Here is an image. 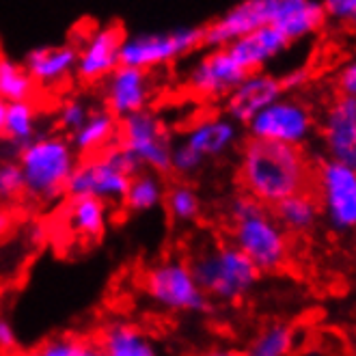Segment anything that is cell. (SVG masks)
Here are the masks:
<instances>
[{
    "label": "cell",
    "instance_id": "obj_1",
    "mask_svg": "<svg viewBox=\"0 0 356 356\" xmlns=\"http://www.w3.org/2000/svg\"><path fill=\"white\" fill-rule=\"evenodd\" d=\"M316 164L302 147L261 138L242 143L238 162V181L242 191L272 207L277 201L309 191Z\"/></svg>",
    "mask_w": 356,
    "mask_h": 356
},
{
    "label": "cell",
    "instance_id": "obj_2",
    "mask_svg": "<svg viewBox=\"0 0 356 356\" xmlns=\"http://www.w3.org/2000/svg\"><path fill=\"white\" fill-rule=\"evenodd\" d=\"M13 158L24 175V197L35 203H54L65 197L67 179L78 162L72 143L60 132H39Z\"/></svg>",
    "mask_w": 356,
    "mask_h": 356
},
{
    "label": "cell",
    "instance_id": "obj_3",
    "mask_svg": "<svg viewBox=\"0 0 356 356\" xmlns=\"http://www.w3.org/2000/svg\"><path fill=\"white\" fill-rule=\"evenodd\" d=\"M188 261L212 302L236 305L246 298L261 279L259 268L234 242L207 244Z\"/></svg>",
    "mask_w": 356,
    "mask_h": 356
},
{
    "label": "cell",
    "instance_id": "obj_4",
    "mask_svg": "<svg viewBox=\"0 0 356 356\" xmlns=\"http://www.w3.org/2000/svg\"><path fill=\"white\" fill-rule=\"evenodd\" d=\"M136 171H140V166L134 162V158L119 143H115L104 152L78 158L67 179L65 195H89L111 205H121L125 188Z\"/></svg>",
    "mask_w": 356,
    "mask_h": 356
},
{
    "label": "cell",
    "instance_id": "obj_5",
    "mask_svg": "<svg viewBox=\"0 0 356 356\" xmlns=\"http://www.w3.org/2000/svg\"><path fill=\"white\" fill-rule=\"evenodd\" d=\"M140 283L145 296L162 311L199 316L212 309V300L199 285L188 259L166 257L145 270Z\"/></svg>",
    "mask_w": 356,
    "mask_h": 356
},
{
    "label": "cell",
    "instance_id": "obj_6",
    "mask_svg": "<svg viewBox=\"0 0 356 356\" xmlns=\"http://www.w3.org/2000/svg\"><path fill=\"white\" fill-rule=\"evenodd\" d=\"M229 238L259 268V272H279L289 261V234L264 203L250 214L229 222Z\"/></svg>",
    "mask_w": 356,
    "mask_h": 356
},
{
    "label": "cell",
    "instance_id": "obj_7",
    "mask_svg": "<svg viewBox=\"0 0 356 356\" xmlns=\"http://www.w3.org/2000/svg\"><path fill=\"white\" fill-rule=\"evenodd\" d=\"M203 48V26H177L125 35L119 63L138 70H162Z\"/></svg>",
    "mask_w": 356,
    "mask_h": 356
},
{
    "label": "cell",
    "instance_id": "obj_8",
    "mask_svg": "<svg viewBox=\"0 0 356 356\" xmlns=\"http://www.w3.org/2000/svg\"><path fill=\"white\" fill-rule=\"evenodd\" d=\"M311 191L332 234L348 236L356 232V169L324 158L313 169Z\"/></svg>",
    "mask_w": 356,
    "mask_h": 356
},
{
    "label": "cell",
    "instance_id": "obj_9",
    "mask_svg": "<svg viewBox=\"0 0 356 356\" xmlns=\"http://www.w3.org/2000/svg\"><path fill=\"white\" fill-rule=\"evenodd\" d=\"M117 143L128 152L140 169L160 175L171 173L173 138L164 119L149 106L119 119Z\"/></svg>",
    "mask_w": 356,
    "mask_h": 356
},
{
    "label": "cell",
    "instance_id": "obj_10",
    "mask_svg": "<svg viewBox=\"0 0 356 356\" xmlns=\"http://www.w3.org/2000/svg\"><path fill=\"white\" fill-rule=\"evenodd\" d=\"M244 128L250 138L294 145L305 149L316 136L318 121L305 99L283 93L279 99L261 108Z\"/></svg>",
    "mask_w": 356,
    "mask_h": 356
},
{
    "label": "cell",
    "instance_id": "obj_11",
    "mask_svg": "<svg viewBox=\"0 0 356 356\" xmlns=\"http://www.w3.org/2000/svg\"><path fill=\"white\" fill-rule=\"evenodd\" d=\"M246 76L234 54L222 48H207L184 74V91L197 102H222Z\"/></svg>",
    "mask_w": 356,
    "mask_h": 356
},
{
    "label": "cell",
    "instance_id": "obj_12",
    "mask_svg": "<svg viewBox=\"0 0 356 356\" xmlns=\"http://www.w3.org/2000/svg\"><path fill=\"white\" fill-rule=\"evenodd\" d=\"M99 85L104 108H108L117 119L149 108L156 95L152 72L132 65H121V63Z\"/></svg>",
    "mask_w": 356,
    "mask_h": 356
},
{
    "label": "cell",
    "instance_id": "obj_13",
    "mask_svg": "<svg viewBox=\"0 0 356 356\" xmlns=\"http://www.w3.org/2000/svg\"><path fill=\"white\" fill-rule=\"evenodd\" d=\"M121 24L111 22L93 29L87 33L85 41L78 46V60H76V78L82 85H99L117 65H119V52L125 39Z\"/></svg>",
    "mask_w": 356,
    "mask_h": 356
},
{
    "label": "cell",
    "instance_id": "obj_14",
    "mask_svg": "<svg viewBox=\"0 0 356 356\" xmlns=\"http://www.w3.org/2000/svg\"><path fill=\"white\" fill-rule=\"evenodd\" d=\"M320 136L326 158L356 169V97L337 95L326 104Z\"/></svg>",
    "mask_w": 356,
    "mask_h": 356
},
{
    "label": "cell",
    "instance_id": "obj_15",
    "mask_svg": "<svg viewBox=\"0 0 356 356\" xmlns=\"http://www.w3.org/2000/svg\"><path fill=\"white\" fill-rule=\"evenodd\" d=\"M266 24L277 26L291 44L316 37L328 22L322 0H261Z\"/></svg>",
    "mask_w": 356,
    "mask_h": 356
},
{
    "label": "cell",
    "instance_id": "obj_16",
    "mask_svg": "<svg viewBox=\"0 0 356 356\" xmlns=\"http://www.w3.org/2000/svg\"><path fill=\"white\" fill-rule=\"evenodd\" d=\"M283 93L285 89L281 76H275L264 70L248 72L234 87V91L222 99V111L227 117H232L244 128L261 108L279 99Z\"/></svg>",
    "mask_w": 356,
    "mask_h": 356
},
{
    "label": "cell",
    "instance_id": "obj_17",
    "mask_svg": "<svg viewBox=\"0 0 356 356\" xmlns=\"http://www.w3.org/2000/svg\"><path fill=\"white\" fill-rule=\"evenodd\" d=\"M242 125L238 121H234L232 117L222 115H207L197 119L191 128H188L181 136V140L193 147L201 158H205V162L209 160H218L222 156H227L229 152H234L242 132Z\"/></svg>",
    "mask_w": 356,
    "mask_h": 356
},
{
    "label": "cell",
    "instance_id": "obj_18",
    "mask_svg": "<svg viewBox=\"0 0 356 356\" xmlns=\"http://www.w3.org/2000/svg\"><path fill=\"white\" fill-rule=\"evenodd\" d=\"M78 44H58V46H39L29 50L24 56V67L37 82L41 91L63 87L76 76Z\"/></svg>",
    "mask_w": 356,
    "mask_h": 356
},
{
    "label": "cell",
    "instance_id": "obj_19",
    "mask_svg": "<svg viewBox=\"0 0 356 356\" xmlns=\"http://www.w3.org/2000/svg\"><path fill=\"white\" fill-rule=\"evenodd\" d=\"M289 46L291 41L277 26L264 24L232 41L227 50L234 54V58L240 63V67L248 74V72L264 70L268 63H272L285 50H289Z\"/></svg>",
    "mask_w": 356,
    "mask_h": 356
},
{
    "label": "cell",
    "instance_id": "obj_20",
    "mask_svg": "<svg viewBox=\"0 0 356 356\" xmlns=\"http://www.w3.org/2000/svg\"><path fill=\"white\" fill-rule=\"evenodd\" d=\"M266 24L261 0H240L222 15L203 26V48H222L238 37Z\"/></svg>",
    "mask_w": 356,
    "mask_h": 356
},
{
    "label": "cell",
    "instance_id": "obj_21",
    "mask_svg": "<svg viewBox=\"0 0 356 356\" xmlns=\"http://www.w3.org/2000/svg\"><path fill=\"white\" fill-rule=\"evenodd\" d=\"M63 225H65L67 234L78 238L80 242H99L108 229L111 218V203L102 201L97 197L78 195L67 197L63 203Z\"/></svg>",
    "mask_w": 356,
    "mask_h": 356
},
{
    "label": "cell",
    "instance_id": "obj_22",
    "mask_svg": "<svg viewBox=\"0 0 356 356\" xmlns=\"http://www.w3.org/2000/svg\"><path fill=\"white\" fill-rule=\"evenodd\" d=\"M95 346L104 356H156L158 346L138 324L115 320L104 324L95 337Z\"/></svg>",
    "mask_w": 356,
    "mask_h": 356
},
{
    "label": "cell",
    "instance_id": "obj_23",
    "mask_svg": "<svg viewBox=\"0 0 356 356\" xmlns=\"http://www.w3.org/2000/svg\"><path fill=\"white\" fill-rule=\"evenodd\" d=\"M270 209L289 236H305L313 232V229L318 227V222L322 220L320 203L311 188L277 201Z\"/></svg>",
    "mask_w": 356,
    "mask_h": 356
},
{
    "label": "cell",
    "instance_id": "obj_24",
    "mask_svg": "<svg viewBox=\"0 0 356 356\" xmlns=\"http://www.w3.org/2000/svg\"><path fill=\"white\" fill-rule=\"evenodd\" d=\"M117 134H119V119L108 108H93L85 119V123L74 134H70V143L76 149L78 158H85L115 145Z\"/></svg>",
    "mask_w": 356,
    "mask_h": 356
},
{
    "label": "cell",
    "instance_id": "obj_25",
    "mask_svg": "<svg viewBox=\"0 0 356 356\" xmlns=\"http://www.w3.org/2000/svg\"><path fill=\"white\" fill-rule=\"evenodd\" d=\"M164 191H166L164 175L149 169H140L130 177L121 205L130 214H149L162 205Z\"/></svg>",
    "mask_w": 356,
    "mask_h": 356
},
{
    "label": "cell",
    "instance_id": "obj_26",
    "mask_svg": "<svg viewBox=\"0 0 356 356\" xmlns=\"http://www.w3.org/2000/svg\"><path fill=\"white\" fill-rule=\"evenodd\" d=\"M39 134V106L37 99H24V102H11L5 108V121H3V138L13 154L29 143L33 136Z\"/></svg>",
    "mask_w": 356,
    "mask_h": 356
},
{
    "label": "cell",
    "instance_id": "obj_27",
    "mask_svg": "<svg viewBox=\"0 0 356 356\" xmlns=\"http://www.w3.org/2000/svg\"><path fill=\"white\" fill-rule=\"evenodd\" d=\"M162 207L173 225H191L199 220L203 212L201 199L195 191V186L188 184V179H179L166 186Z\"/></svg>",
    "mask_w": 356,
    "mask_h": 356
},
{
    "label": "cell",
    "instance_id": "obj_28",
    "mask_svg": "<svg viewBox=\"0 0 356 356\" xmlns=\"http://www.w3.org/2000/svg\"><path fill=\"white\" fill-rule=\"evenodd\" d=\"M41 89L24 67V63H17L9 56L0 54V99L11 102H24L37 99Z\"/></svg>",
    "mask_w": 356,
    "mask_h": 356
},
{
    "label": "cell",
    "instance_id": "obj_29",
    "mask_svg": "<svg viewBox=\"0 0 356 356\" xmlns=\"http://www.w3.org/2000/svg\"><path fill=\"white\" fill-rule=\"evenodd\" d=\"M294 330L285 324H272L264 328L257 337L250 341L246 354L250 356H285L294 352Z\"/></svg>",
    "mask_w": 356,
    "mask_h": 356
},
{
    "label": "cell",
    "instance_id": "obj_30",
    "mask_svg": "<svg viewBox=\"0 0 356 356\" xmlns=\"http://www.w3.org/2000/svg\"><path fill=\"white\" fill-rule=\"evenodd\" d=\"M39 356H99L95 339L80 337L74 332L52 334L46 341H41L35 350Z\"/></svg>",
    "mask_w": 356,
    "mask_h": 356
},
{
    "label": "cell",
    "instance_id": "obj_31",
    "mask_svg": "<svg viewBox=\"0 0 356 356\" xmlns=\"http://www.w3.org/2000/svg\"><path fill=\"white\" fill-rule=\"evenodd\" d=\"M91 104L87 99H82V97H65L60 104H58V108L54 113V123H56V128L60 134H74L82 123H85V119L89 117L91 113Z\"/></svg>",
    "mask_w": 356,
    "mask_h": 356
},
{
    "label": "cell",
    "instance_id": "obj_32",
    "mask_svg": "<svg viewBox=\"0 0 356 356\" xmlns=\"http://www.w3.org/2000/svg\"><path fill=\"white\" fill-rule=\"evenodd\" d=\"M205 158H201L193 147H188L184 140L173 143L171 147V173L179 179H191L199 175L205 166Z\"/></svg>",
    "mask_w": 356,
    "mask_h": 356
},
{
    "label": "cell",
    "instance_id": "obj_33",
    "mask_svg": "<svg viewBox=\"0 0 356 356\" xmlns=\"http://www.w3.org/2000/svg\"><path fill=\"white\" fill-rule=\"evenodd\" d=\"M24 197V175L17 160H0V203H11Z\"/></svg>",
    "mask_w": 356,
    "mask_h": 356
},
{
    "label": "cell",
    "instance_id": "obj_34",
    "mask_svg": "<svg viewBox=\"0 0 356 356\" xmlns=\"http://www.w3.org/2000/svg\"><path fill=\"white\" fill-rule=\"evenodd\" d=\"M330 22L356 33V0H322Z\"/></svg>",
    "mask_w": 356,
    "mask_h": 356
},
{
    "label": "cell",
    "instance_id": "obj_35",
    "mask_svg": "<svg viewBox=\"0 0 356 356\" xmlns=\"http://www.w3.org/2000/svg\"><path fill=\"white\" fill-rule=\"evenodd\" d=\"M337 91H339V95L356 97V56L339 70V74H337Z\"/></svg>",
    "mask_w": 356,
    "mask_h": 356
},
{
    "label": "cell",
    "instance_id": "obj_36",
    "mask_svg": "<svg viewBox=\"0 0 356 356\" xmlns=\"http://www.w3.org/2000/svg\"><path fill=\"white\" fill-rule=\"evenodd\" d=\"M17 348V332L13 324L0 316V352H13Z\"/></svg>",
    "mask_w": 356,
    "mask_h": 356
},
{
    "label": "cell",
    "instance_id": "obj_37",
    "mask_svg": "<svg viewBox=\"0 0 356 356\" xmlns=\"http://www.w3.org/2000/svg\"><path fill=\"white\" fill-rule=\"evenodd\" d=\"M309 70H294L285 76H281V82H283V89L285 93H291V91H298V89H305L307 82H309Z\"/></svg>",
    "mask_w": 356,
    "mask_h": 356
},
{
    "label": "cell",
    "instance_id": "obj_38",
    "mask_svg": "<svg viewBox=\"0 0 356 356\" xmlns=\"http://www.w3.org/2000/svg\"><path fill=\"white\" fill-rule=\"evenodd\" d=\"M5 108H7V102L0 99V136H3V121H5Z\"/></svg>",
    "mask_w": 356,
    "mask_h": 356
}]
</instances>
